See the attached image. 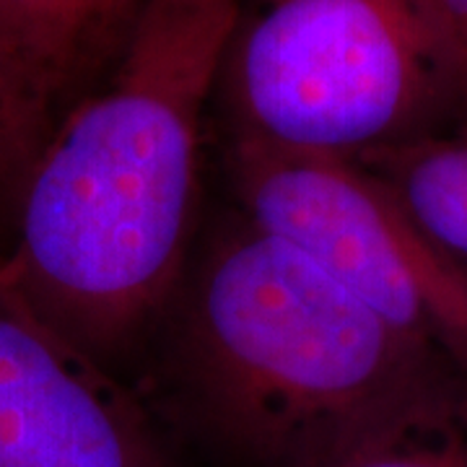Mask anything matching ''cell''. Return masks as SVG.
<instances>
[{"label": "cell", "instance_id": "6da1fadb", "mask_svg": "<svg viewBox=\"0 0 467 467\" xmlns=\"http://www.w3.org/2000/svg\"><path fill=\"white\" fill-rule=\"evenodd\" d=\"M247 0H146L109 84L36 150L0 275L91 358L167 301L198 195L202 109Z\"/></svg>", "mask_w": 467, "mask_h": 467}, {"label": "cell", "instance_id": "7a4b0ae2", "mask_svg": "<svg viewBox=\"0 0 467 467\" xmlns=\"http://www.w3.org/2000/svg\"><path fill=\"white\" fill-rule=\"evenodd\" d=\"M184 364L202 413L236 450L270 467H322L441 358L244 216L192 284Z\"/></svg>", "mask_w": 467, "mask_h": 467}, {"label": "cell", "instance_id": "5b68a950", "mask_svg": "<svg viewBox=\"0 0 467 467\" xmlns=\"http://www.w3.org/2000/svg\"><path fill=\"white\" fill-rule=\"evenodd\" d=\"M0 467H164L135 402L3 275Z\"/></svg>", "mask_w": 467, "mask_h": 467}, {"label": "cell", "instance_id": "52a82bcc", "mask_svg": "<svg viewBox=\"0 0 467 467\" xmlns=\"http://www.w3.org/2000/svg\"><path fill=\"white\" fill-rule=\"evenodd\" d=\"M398 198L420 232L467 275V119L353 159Z\"/></svg>", "mask_w": 467, "mask_h": 467}, {"label": "cell", "instance_id": "7c38bea8", "mask_svg": "<svg viewBox=\"0 0 467 467\" xmlns=\"http://www.w3.org/2000/svg\"><path fill=\"white\" fill-rule=\"evenodd\" d=\"M460 119H467V60L460 76Z\"/></svg>", "mask_w": 467, "mask_h": 467}, {"label": "cell", "instance_id": "3957f363", "mask_svg": "<svg viewBox=\"0 0 467 467\" xmlns=\"http://www.w3.org/2000/svg\"><path fill=\"white\" fill-rule=\"evenodd\" d=\"M218 84L234 143L285 153L356 159L460 122L416 0H247Z\"/></svg>", "mask_w": 467, "mask_h": 467}, {"label": "cell", "instance_id": "ba28073f", "mask_svg": "<svg viewBox=\"0 0 467 467\" xmlns=\"http://www.w3.org/2000/svg\"><path fill=\"white\" fill-rule=\"evenodd\" d=\"M0 45L45 119L84 78L67 0H0Z\"/></svg>", "mask_w": 467, "mask_h": 467}, {"label": "cell", "instance_id": "9c48e42d", "mask_svg": "<svg viewBox=\"0 0 467 467\" xmlns=\"http://www.w3.org/2000/svg\"><path fill=\"white\" fill-rule=\"evenodd\" d=\"M143 3L146 0H67V16L84 78L112 52L117 57Z\"/></svg>", "mask_w": 467, "mask_h": 467}, {"label": "cell", "instance_id": "8992f818", "mask_svg": "<svg viewBox=\"0 0 467 467\" xmlns=\"http://www.w3.org/2000/svg\"><path fill=\"white\" fill-rule=\"evenodd\" d=\"M322 467H467V374L444 361L420 371Z\"/></svg>", "mask_w": 467, "mask_h": 467}, {"label": "cell", "instance_id": "8fae6325", "mask_svg": "<svg viewBox=\"0 0 467 467\" xmlns=\"http://www.w3.org/2000/svg\"><path fill=\"white\" fill-rule=\"evenodd\" d=\"M416 3L447 60L457 107H460V76L467 60V0H416Z\"/></svg>", "mask_w": 467, "mask_h": 467}, {"label": "cell", "instance_id": "277c9868", "mask_svg": "<svg viewBox=\"0 0 467 467\" xmlns=\"http://www.w3.org/2000/svg\"><path fill=\"white\" fill-rule=\"evenodd\" d=\"M244 216L306 252L392 330L467 374V275L353 159L234 143Z\"/></svg>", "mask_w": 467, "mask_h": 467}, {"label": "cell", "instance_id": "30bf717a", "mask_svg": "<svg viewBox=\"0 0 467 467\" xmlns=\"http://www.w3.org/2000/svg\"><path fill=\"white\" fill-rule=\"evenodd\" d=\"M47 119L36 109L26 86L0 45V177L39 143Z\"/></svg>", "mask_w": 467, "mask_h": 467}]
</instances>
